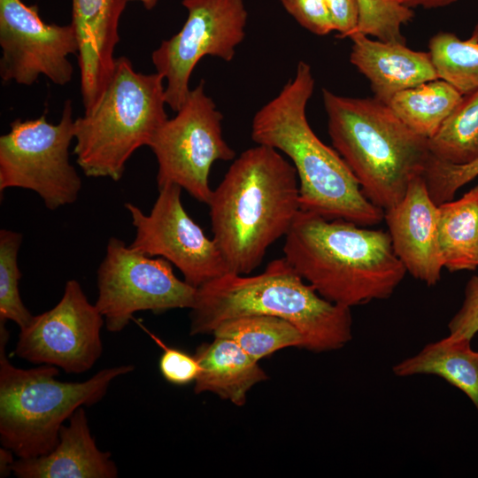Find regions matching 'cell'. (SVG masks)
<instances>
[{"label":"cell","mask_w":478,"mask_h":478,"mask_svg":"<svg viewBox=\"0 0 478 478\" xmlns=\"http://www.w3.org/2000/svg\"><path fill=\"white\" fill-rule=\"evenodd\" d=\"M314 84L310 65L299 61L294 78L254 114L251 139L290 158L298 177L301 211L362 227L377 225L384 211L365 196L343 158L321 142L307 120Z\"/></svg>","instance_id":"cell-1"},{"label":"cell","mask_w":478,"mask_h":478,"mask_svg":"<svg viewBox=\"0 0 478 478\" xmlns=\"http://www.w3.org/2000/svg\"><path fill=\"white\" fill-rule=\"evenodd\" d=\"M207 204L230 274H250L300 211L297 171L277 150L257 144L234 159Z\"/></svg>","instance_id":"cell-2"},{"label":"cell","mask_w":478,"mask_h":478,"mask_svg":"<svg viewBox=\"0 0 478 478\" xmlns=\"http://www.w3.org/2000/svg\"><path fill=\"white\" fill-rule=\"evenodd\" d=\"M284 258L324 298L343 306L389 298L406 270L389 232L299 211Z\"/></svg>","instance_id":"cell-3"},{"label":"cell","mask_w":478,"mask_h":478,"mask_svg":"<svg viewBox=\"0 0 478 478\" xmlns=\"http://www.w3.org/2000/svg\"><path fill=\"white\" fill-rule=\"evenodd\" d=\"M247 315L290 322L303 336V349L313 352L339 350L352 339L351 308L320 296L284 257L258 274H227L197 288L189 332L212 334L223 321Z\"/></svg>","instance_id":"cell-4"},{"label":"cell","mask_w":478,"mask_h":478,"mask_svg":"<svg viewBox=\"0 0 478 478\" xmlns=\"http://www.w3.org/2000/svg\"><path fill=\"white\" fill-rule=\"evenodd\" d=\"M321 92L333 147L365 196L383 211L397 204L412 179L426 169L431 157L428 139L374 97L343 96L327 89Z\"/></svg>","instance_id":"cell-5"},{"label":"cell","mask_w":478,"mask_h":478,"mask_svg":"<svg viewBox=\"0 0 478 478\" xmlns=\"http://www.w3.org/2000/svg\"><path fill=\"white\" fill-rule=\"evenodd\" d=\"M5 323L0 320V441L19 459H30L51 451L65 421L101 401L111 382L135 367H107L84 382L58 381V367L50 365L16 367L6 355Z\"/></svg>","instance_id":"cell-6"},{"label":"cell","mask_w":478,"mask_h":478,"mask_svg":"<svg viewBox=\"0 0 478 478\" xmlns=\"http://www.w3.org/2000/svg\"><path fill=\"white\" fill-rule=\"evenodd\" d=\"M164 78L136 72L126 57L114 68L96 103L74 120L76 162L88 177L120 181L126 163L168 119Z\"/></svg>","instance_id":"cell-7"},{"label":"cell","mask_w":478,"mask_h":478,"mask_svg":"<svg viewBox=\"0 0 478 478\" xmlns=\"http://www.w3.org/2000/svg\"><path fill=\"white\" fill-rule=\"evenodd\" d=\"M74 138L72 104L66 101L58 124L45 115L15 120L0 137V191L19 188L35 191L51 211L74 203L81 179L70 163Z\"/></svg>","instance_id":"cell-8"},{"label":"cell","mask_w":478,"mask_h":478,"mask_svg":"<svg viewBox=\"0 0 478 478\" xmlns=\"http://www.w3.org/2000/svg\"><path fill=\"white\" fill-rule=\"evenodd\" d=\"M204 86L201 80L190 89L176 115L161 125L148 147L158 163V188L176 184L207 204L213 163L235 159V151L223 137V115Z\"/></svg>","instance_id":"cell-9"},{"label":"cell","mask_w":478,"mask_h":478,"mask_svg":"<svg viewBox=\"0 0 478 478\" xmlns=\"http://www.w3.org/2000/svg\"><path fill=\"white\" fill-rule=\"evenodd\" d=\"M96 284L95 305L112 333L122 331L137 312L190 309L197 291L174 274L168 260L143 254L117 237L108 240Z\"/></svg>","instance_id":"cell-10"},{"label":"cell","mask_w":478,"mask_h":478,"mask_svg":"<svg viewBox=\"0 0 478 478\" xmlns=\"http://www.w3.org/2000/svg\"><path fill=\"white\" fill-rule=\"evenodd\" d=\"M188 12L181 29L151 54L164 80L166 104L174 112L184 104L192 71L204 56L233 60L245 37L248 12L244 0H182Z\"/></svg>","instance_id":"cell-11"},{"label":"cell","mask_w":478,"mask_h":478,"mask_svg":"<svg viewBox=\"0 0 478 478\" xmlns=\"http://www.w3.org/2000/svg\"><path fill=\"white\" fill-rule=\"evenodd\" d=\"M181 190L173 183L158 188L149 214L134 204H125L135 228L129 246L168 260L197 289L230 272L215 240L207 237L184 209Z\"/></svg>","instance_id":"cell-12"},{"label":"cell","mask_w":478,"mask_h":478,"mask_svg":"<svg viewBox=\"0 0 478 478\" xmlns=\"http://www.w3.org/2000/svg\"><path fill=\"white\" fill-rule=\"evenodd\" d=\"M104 319L76 280L66 281L59 302L19 328L14 353L35 365H50L69 374L91 369L103 352Z\"/></svg>","instance_id":"cell-13"},{"label":"cell","mask_w":478,"mask_h":478,"mask_svg":"<svg viewBox=\"0 0 478 478\" xmlns=\"http://www.w3.org/2000/svg\"><path fill=\"white\" fill-rule=\"evenodd\" d=\"M0 77L30 86L42 74L57 85H66L73 76L70 54L79 52L72 24L44 22L37 5L22 0H0Z\"/></svg>","instance_id":"cell-14"},{"label":"cell","mask_w":478,"mask_h":478,"mask_svg":"<svg viewBox=\"0 0 478 478\" xmlns=\"http://www.w3.org/2000/svg\"><path fill=\"white\" fill-rule=\"evenodd\" d=\"M438 205L432 200L423 174L410 181L403 199L384 211L397 257L406 273L434 286L443 267L437 232Z\"/></svg>","instance_id":"cell-15"},{"label":"cell","mask_w":478,"mask_h":478,"mask_svg":"<svg viewBox=\"0 0 478 478\" xmlns=\"http://www.w3.org/2000/svg\"><path fill=\"white\" fill-rule=\"evenodd\" d=\"M350 62L368 81L374 98L388 104L397 93L438 79L429 52L413 50L405 42L372 40L354 32Z\"/></svg>","instance_id":"cell-16"},{"label":"cell","mask_w":478,"mask_h":478,"mask_svg":"<svg viewBox=\"0 0 478 478\" xmlns=\"http://www.w3.org/2000/svg\"><path fill=\"white\" fill-rule=\"evenodd\" d=\"M12 472L19 478H116L118 467L98 449L81 406L61 427L56 447L47 454L19 459Z\"/></svg>","instance_id":"cell-17"},{"label":"cell","mask_w":478,"mask_h":478,"mask_svg":"<svg viewBox=\"0 0 478 478\" xmlns=\"http://www.w3.org/2000/svg\"><path fill=\"white\" fill-rule=\"evenodd\" d=\"M127 0H72V25L78 42L83 83L99 85L111 75L120 41L119 22Z\"/></svg>","instance_id":"cell-18"},{"label":"cell","mask_w":478,"mask_h":478,"mask_svg":"<svg viewBox=\"0 0 478 478\" xmlns=\"http://www.w3.org/2000/svg\"><path fill=\"white\" fill-rule=\"evenodd\" d=\"M194 356L200 368L194 392H212L237 406L245 405L253 386L268 378L258 361L227 338L214 336L199 345Z\"/></svg>","instance_id":"cell-19"},{"label":"cell","mask_w":478,"mask_h":478,"mask_svg":"<svg viewBox=\"0 0 478 478\" xmlns=\"http://www.w3.org/2000/svg\"><path fill=\"white\" fill-rule=\"evenodd\" d=\"M398 377L435 375L461 390L478 412V351L471 341L446 337L426 344L392 367Z\"/></svg>","instance_id":"cell-20"},{"label":"cell","mask_w":478,"mask_h":478,"mask_svg":"<svg viewBox=\"0 0 478 478\" xmlns=\"http://www.w3.org/2000/svg\"><path fill=\"white\" fill-rule=\"evenodd\" d=\"M437 232L444 268L478 267V184L460 198L438 204Z\"/></svg>","instance_id":"cell-21"},{"label":"cell","mask_w":478,"mask_h":478,"mask_svg":"<svg viewBox=\"0 0 478 478\" xmlns=\"http://www.w3.org/2000/svg\"><path fill=\"white\" fill-rule=\"evenodd\" d=\"M462 98L452 85L438 78L396 94L388 105L406 127L429 139Z\"/></svg>","instance_id":"cell-22"},{"label":"cell","mask_w":478,"mask_h":478,"mask_svg":"<svg viewBox=\"0 0 478 478\" xmlns=\"http://www.w3.org/2000/svg\"><path fill=\"white\" fill-rule=\"evenodd\" d=\"M212 335L235 342L257 361L284 348L303 349L304 344L303 336L295 326L268 315H247L225 320Z\"/></svg>","instance_id":"cell-23"},{"label":"cell","mask_w":478,"mask_h":478,"mask_svg":"<svg viewBox=\"0 0 478 478\" xmlns=\"http://www.w3.org/2000/svg\"><path fill=\"white\" fill-rule=\"evenodd\" d=\"M429 150L439 160L465 165L478 159V90L462 100L428 139Z\"/></svg>","instance_id":"cell-24"},{"label":"cell","mask_w":478,"mask_h":478,"mask_svg":"<svg viewBox=\"0 0 478 478\" xmlns=\"http://www.w3.org/2000/svg\"><path fill=\"white\" fill-rule=\"evenodd\" d=\"M428 49L439 79L463 96L478 90V23L466 40L438 32L430 38Z\"/></svg>","instance_id":"cell-25"},{"label":"cell","mask_w":478,"mask_h":478,"mask_svg":"<svg viewBox=\"0 0 478 478\" xmlns=\"http://www.w3.org/2000/svg\"><path fill=\"white\" fill-rule=\"evenodd\" d=\"M21 243L20 233L0 230V320H12L19 328L33 317L22 302L19 289L22 274L18 265V254Z\"/></svg>","instance_id":"cell-26"},{"label":"cell","mask_w":478,"mask_h":478,"mask_svg":"<svg viewBox=\"0 0 478 478\" xmlns=\"http://www.w3.org/2000/svg\"><path fill=\"white\" fill-rule=\"evenodd\" d=\"M358 23L355 32L385 42H405L402 27L414 17L412 9L397 0H358Z\"/></svg>","instance_id":"cell-27"},{"label":"cell","mask_w":478,"mask_h":478,"mask_svg":"<svg viewBox=\"0 0 478 478\" xmlns=\"http://www.w3.org/2000/svg\"><path fill=\"white\" fill-rule=\"evenodd\" d=\"M423 176L432 200L438 205L452 200L458 189L478 176V159L454 165L431 155Z\"/></svg>","instance_id":"cell-28"},{"label":"cell","mask_w":478,"mask_h":478,"mask_svg":"<svg viewBox=\"0 0 478 478\" xmlns=\"http://www.w3.org/2000/svg\"><path fill=\"white\" fill-rule=\"evenodd\" d=\"M143 329L163 350L159 358L158 367L165 380L174 385H186L195 382L200 369L196 357L181 350L166 345L155 335L145 328Z\"/></svg>","instance_id":"cell-29"},{"label":"cell","mask_w":478,"mask_h":478,"mask_svg":"<svg viewBox=\"0 0 478 478\" xmlns=\"http://www.w3.org/2000/svg\"><path fill=\"white\" fill-rule=\"evenodd\" d=\"M281 3L286 12L309 32L327 35L335 31L325 0H281Z\"/></svg>","instance_id":"cell-30"},{"label":"cell","mask_w":478,"mask_h":478,"mask_svg":"<svg viewBox=\"0 0 478 478\" xmlns=\"http://www.w3.org/2000/svg\"><path fill=\"white\" fill-rule=\"evenodd\" d=\"M448 335L471 341L478 333V275L466 282L464 300L459 311L448 323Z\"/></svg>","instance_id":"cell-31"},{"label":"cell","mask_w":478,"mask_h":478,"mask_svg":"<svg viewBox=\"0 0 478 478\" xmlns=\"http://www.w3.org/2000/svg\"><path fill=\"white\" fill-rule=\"evenodd\" d=\"M334 23L337 37L345 38L353 34L358 23V0H325Z\"/></svg>","instance_id":"cell-32"},{"label":"cell","mask_w":478,"mask_h":478,"mask_svg":"<svg viewBox=\"0 0 478 478\" xmlns=\"http://www.w3.org/2000/svg\"><path fill=\"white\" fill-rule=\"evenodd\" d=\"M400 4L413 9L420 7L424 9H436L445 7L456 3L459 0H397Z\"/></svg>","instance_id":"cell-33"},{"label":"cell","mask_w":478,"mask_h":478,"mask_svg":"<svg viewBox=\"0 0 478 478\" xmlns=\"http://www.w3.org/2000/svg\"><path fill=\"white\" fill-rule=\"evenodd\" d=\"M13 452L9 449L0 448V474L1 477L8 475L12 472V467L14 463L12 459Z\"/></svg>","instance_id":"cell-34"},{"label":"cell","mask_w":478,"mask_h":478,"mask_svg":"<svg viewBox=\"0 0 478 478\" xmlns=\"http://www.w3.org/2000/svg\"><path fill=\"white\" fill-rule=\"evenodd\" d=\"M127 2L128 1H138V2H141L143 4V5L144 6V8L146 10H151L155 7V5L157 4L158 3V0H127Z\"/></svg>","instance_id":"cell-35"}]
</instances>
